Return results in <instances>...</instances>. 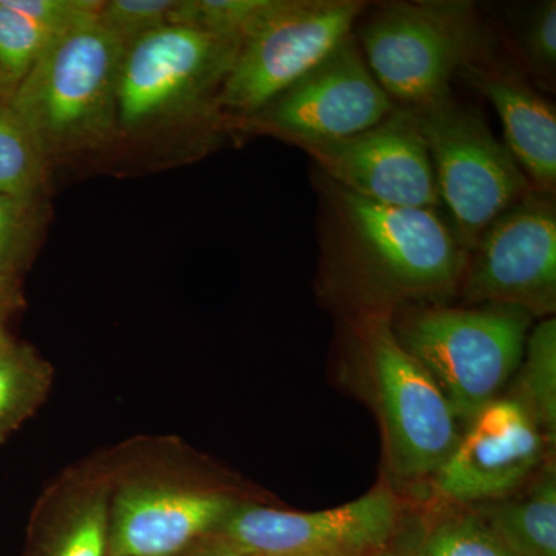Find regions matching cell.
I'll return each mask as SVG.
<instances>
[{"label": "cell", "instance_id": "6da1fadb", "mask_svg": "<svg viewBox=\"0 0 556 556\" xmlns=\"http://www.w3.org/2000/svg\"><path fill=\"white\" fill-rule=\"evenodd\" d=\"M320 244L329 281L362 305L383 308L459 291L468 249L438 208L378 203L316 174Z\"/></svg>", "mask_w": 556, "mask_h": 556}, {"label": "cell", "instance_id": "7a4b0ae2", "mask_svg": "<svg viewBox=\"0 0 556 556\" xmlns=\"http://www.w3.org/2000/svg\"><path fill=\"white\" fill-rule=\"evenodd\" d=\"M127 47L98 16L54 33L9 101L47 163L118 134L116 97Z\"/></svg>", "mask_w": 556, "mask_h": 556}, {"label": "cell", "instance_id": "3957f363", "mask_svg": "<svg viewBox=\"0 0 556 556\" xmlns=\"http://www.w3.org/2000/svg\"><path fill=\"white\" fill-rule=\"evenodd\" d=\"M390 321L401 345L468 422L514 379L532 316L504 305H417Z\"/></svg>", "mask_w": 556, "mask_h": 556}, {"label": "cell", "instance_id": "277c9868", "mask_svg": "<svg viewBox=\"0 0 556 556\" xmlns=\"http://www.w3.org/2000/svg\"><path fill=\"white\" fill-rule=\"evenodd\" d=\"M358 40L380 87L404 108L452 97V79L481 60L477 17L467 2L387 3L362 25Z\"/></svg>", "mask_w": 556, "mask_h": 556}, {"label": "cell", "instance_id": "5b68a950", "mask_svg": "<svg viewBox=\"0 0 556 556\" xmlns=\"http://www.w3.org/2000/svg\"><path fill=\"white\" fill-rule=\"evenodd\" d=\"M357 0H268L249 25L218 94V110L257 115L353 35Z\"/></svg>", "mask_w": 556, "mask_h": 556}, {"label": "cell", "instance_id": "8992f818", "mask_svg": "<svg viewBox=\"0 0 556 556\" xmlns=\"http://www.w3.org/2000/svg\"><path fill=\"white\" fill-rule=\"evenodd\" d=\"M441 206L468 252L503 212L533 188L484 116L453 100L415 109Z\"/></svg>", "mask_w": 556, "mask_h": 556}, {"label": "cell", "instance_id": "52a82bcc", "mask_svg": "<svg viewBox=\"0 0 556 556\" xmlns=\"http://www.w3.org/2000/svg\"><path fill=\"white\" fill-rule=\"evenodd\" d=\"M239 40L167 25L130 43L116 97L118 131H139L204 110H218Z\"/></svg>", "mask_w": 556, "mask_h": 556}, {"label": "cell", "instance_id": "ba28073f", "mask_svg": "<svg viewBox=\"0 0 556 556\" xmlns=\"http://www.w3.org/2000/svg\"><path fill=\"white\" fill-rule=\"evenodd\" d=\"M388 459L399 479L433 478L459 441V416L426 368L399 342L390 316L362 324Z\"/></svg>", "mask_w": 556, "mask_h": 556}, {"label": "cell", "instance_id": "9c48e42d", "mask_svg": "<svg viewBox=\"0 0 556 556\" xmlns=\"http://www.w3.org/2000/svg\"><path fill=\"white\" fill-rule=\"evenodd\" d=\"M459 291L470 302L554 316L556 207L554 195L532 192L508 207L468 252Z\"/></svg>", "mask_w": 556, "mask_h": 556}, {"label": "cell", "instance_id": "30bf717a", "mask_svg": "<svg viewBox=\"0 0 556 556\" xmlns=\"http://www.w3.org/2000/svg\"><path fill=\"white\" fill-rule=\"evenodd\" d=\"M396 525V500L375 489L317 511L239 504L211 536L249 556H375Z\"/></svg>", "mask_w": 556, "mask_h": 556}, {"label": "cell", "instance_id": "8fae6325", "mask_svg": "<svg viewBox=\"0 0 556 556\" xmlns=\"http://www.w3.org/2000/svg\"><path fill=\"white\" fill-rule=\"evenodd\" d=\"M393 110L394 102L376 80L351 35L327 60L247 123L252 129L305 148L362 134Z\"/></svg>", "mask_w": 556, "mask_h": 556}, {"label": "cell", "instance_id": "7c38bea8", "mask_svg": "<svg viewBox=\"0 0 556 556\" xmlns=\"http://www.w3.org/2000/svg\"><path fill=\"white\" fill-rule=\"evenodd\" d=\"M302 149L316 161L317 172L364 199L401 207L441 206L415 109L394 108L362 134Z\"/></svg>", "mask_w": 556, "mask_h": 556}, {"label": "cell", "instance_id": "4fadbf2b", "mask_svg": "<svg viewBox=\"0 0 556 556\" xmlns=\"http://www.w3.org/2000/svg\"><path fill=\"white\" fill-rule=\"evenodd\" d=\"M546 442L521 402L510 394L497 397L468 420L456 447L433 475L434 490L456 504L510 495L535 473Z\"/></svg>", "mask_w": 556, "mask_h": 556}, {"label": "cell", "instance_id": "5bb4252c", "mask_svg": "<svg viewBox=\"0 0 556 556\" xmlns=\"http://www.w3.org/2000/svg\"><path fill=\"white\" fill-rule=\"evenodd\" d=\"M217 490L134 479L115 484L110 500L109 556H178L239 506Z\"/></svg>", "mask_w": 556, "mask_h": 556}, {"label": "cell", "instance_id": "9a60e30c", "mask_svg": "<svg viewBox=\"0 0 556 556\" xmlns=\"http://www.w3.org/2000/svg\"><path fill=\"white\" fill-rule=\"evenodd\" d=\"M492 102L503 123L508 152L536 192L555 195L556 115L525 80L510 70L471 62L459 73Z\"/></svg>", "mask_w": 556, "mask_h": 556}, {"label": "cell", "instance_id": "2e32d148", "mask_svg": "<svg viewBox=\"0 0 556 556\" xmlns=\"http://www.w3.org/2000/svg\"><path fill=\"white\" fill-rule=\"evenodd\" d=\"M113 478L70 475L40 501L22 556H109Z\"/></svg>", "mask_w": 556, "mask_h": 556}, {"label": "cell", "instance_id": "e0dca14e", "mask_svg": "<svg viewBox=\"0 0 556 556\" xmlns=\"http://www.w3.org/2000/svg\"><path fill=\"white\" fill-rule=\"evenodd\" d=\"M519 556H556V478L546 473L525 496L479 515Z\"/></svg>", "mask_w": 556, "mask_h": 556}, {"label": "cell", "instance_id": "ac0fdd59", "mask_svg": "<svg viewBox=\"0 0 556 556\" xmlns=\"http://www.w3.org/2000/svg\"><path fill=\"white\" fill-rule=\"evenodd\" d=\"M51 383L53 368L35 348L13 340L0 350V442L35 415Z\"/></svg>", "mask_w": 556, "mask_h": 556}, {"label": "cell", "instance_id": "d6986e66", "mask_svg": "<svg viewBox=\"0 0 556 556\" xmlns=\"http://www.w3.org/2000/svg\"><path fill=\"white\" fill-rule=\"evenodd\" d=\"M514 394L536 420L547 441L556 434V318L544 317L530 328L525 354L515 372Z\"/></svg>", "mask_w": 556, "mask_h": 556}, {"label": "cell", "instance_id": "ffe728a7", "mask_svg": "<svg viewBox=\"0 0 556 556\" xmlns=\"http://www.w3.org/2000/svg\"><path fill=\"white\" fill-rule=\"evenodd\" d=\"M47 167L30 131L9 102L0 101V193L39 200Z\"/></svg>", "mask_w": 556, "mask_h": 556}, {"label": "cell", "instance_id": "44dd1931", "mask_svg": "<svg viewBox=\"0 0 556 556\" xmlns=\"http://www.w3.org/2000/svg\"><path fill=\"white\" fill-rule=\"evenodd\" d=\"M53 35L0 0V101L13 98Z\"/></svg>", "mask_w": 556, "mask_h": 556}, {"label": "cell", "instance_id": "7402d4cb", "mask_svg": "<svg viewBox=\"0 0 556 556\" xmlns=\"http://www.w3.org/2000/svg\"><path fill=\"white\" fill-rule=\"evenodd\" d=\"M417 556H519L477 514L439 521L420 543Z\"/></svg>", "mask_w": 556, "mask_h": 556}, {"label": "cell", "instance_id": "603a6c76", "mask_svg": "<svg viewBox=\"0 0 556 556\" xmlns=\"http://www.w3.org/2000/svg\"><path fill=\"white\" fill-rule=\"evenodd\" d=\"M266 3L268 0H178L172 25H186L241 42Z\"/></svg>", "mask_w": 556, "mask_h": 556}, {"label": "cell", "instance_id": "cb8c5ba5", "mask_svg": "<svg viewBox=\"0 0 556 556\" xmlns=\"http://www.w3.org/2000/svg\"><path fill=\"white\" fill-rule=\"evenodd\" d=\"M39 200L0 193V276H16L39 232Z\"/></svg>", "mask_w": 556, "mask_h": 556}, {"label": "cell", "instance_id": "d4e9b609", "mask_svg": "<svg viewBox=\"0 0 556 556\" xmlns=\"http://www.w3.org/2000/svg\"><path fill=\"white\" fill-rule=\"evenodd\" d=\"M178 0H110L102 2L98 21L129 47L149 33L172 25Z\"/></svg>", "mask_w": 556, "mask_h": 556}, {"label": "cell", "instance_id": "484cf974", "mask_svg": "<svg viewBox=\"0 0 556 556\" xmlns=\"http://www.w3.org/2000/svg\"><path fill=\"white\" fill-rule=\"evenodd\" d=\"M9 9L58 33L100 14L101 0H3Z\"/></svg>", "mask_w": 556, "mask_h": 556}, {"label": "cell", "instance_id": "4316f807", "mask_svg": "<svg viewBox=\"0 0 556 556\" xmlns=\"http://www.w3.org/2000/svg\"><path fill=\"white\" fill-rule=\"evenodd\" d=\"M525 39L526 56L536 72L551 75L556 67V2L540 3L527 20Z\"/></svg>", "mask_w": 556, "mask_h": 556}, {"label": "cell", "instance_id": "83f0119b", "mask_svg": "<svg viewBox=\"0 0 556 556\" xmlns=\"http://www.w3.org/2000/svg\"><path fill=\"white\" fill-rule=\"evenodd\" d=\"M24 303L16 276H0V328H5V321L22 308Z\"/></svg>", "mask_w": 556, "mask_h": 556}, {"label": "cell", "instance_id": "f1b7e54d", "mask_svg": "<svg viewBox=\"0 0 556 556\" xmlns=\"http://www.w3.org/2000/svg\"><path fill=\"white\" fill-rule=\"evenodd\" d=\"M178 556H249L243 552L237 551V548L228 546V544L222 543L217 538L207 535L199 543L193 544L188 551L182 552Z\"/></svg>", "mask_w": 556, "mask_h": 556}, {"label": "cell", "instance_id": "f546056e", "mask_svg": "<svg viewBox=\"0 0 556 556\" xmlns=\"http://www.w3.org/2000/svg\"><path fill=\"white\" fill-rule=\"evenodd\" d=\"M13 340L14 339L11 338L9 332H7L5 328H0V350H2V348H5L7 345H9V343L13 342Z\"/></svg>", "mask_w": 556, "mask_h": 556}, {"label": "cell", "instance_id": "4dcf8cb0", "mask_svg": "<svg viewBox=\"0 0 556 556\" xmlns=\"http://www.w3.org/2000/svg\"><path fill=\"white\" fill-rule=\"evenodd\" d=\"M375 556H396V555H393V554H378V555H375Z\"/></svg>", "mask_w": 556, "mask_h": 556}]
</instances>
